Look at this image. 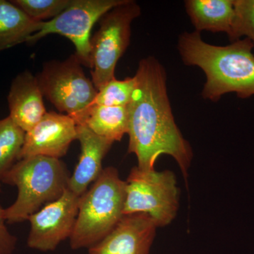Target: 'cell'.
<instances>
[{
	"label": "cell",
	"instance_id": "1",
	"mask_svg": "<svg viewBox=\"0 0 254 254\" xmlns=\"http://www.w3.org/2000/svg\"><path fill=\"white\" fill-rule=\"evenodd\" d=\"M135 78L136 87L128 110V153L136 155L138 168L155 170L161 155L173 157L185 180L193 160L190 143L175 123L167 88V73L153 57L142 59Z\"/></svg>",
	"mask_w": 254,
	"mask_h": 254
},
{
	"label": "cell",
	"instance_id": "2",
	"mask_svg": "<svg viewBox=\"0 0 254 254\" xmlns=\"http://www.w3.org/2000/svg\"><path fill=\"white\" fill-rule=\"evenodd\" d=\"M177 48L185 65L198 66L204 72V99L217 102L230 93L241 99L254 95V46L248 38L218 46L203 41L199 32H185L179 37Z\"/></svg>",
	"mask_w": 254,
	"mask_h": 254
},
{
	"label": "cell",
	"instance_id": "3",
	"mask_svg": "<svg viewBox=\"0 0 254 254\" xmlns=\"http://www.w3.org/2000/svg\"><path fill=\"white\" fill-rule=\"evenodd\" d=\"M70 177L60 159L37 155L18 160L1 179L3 183L18 189L17 198L4 209L6 221L14 224L27 220L58 199L68 188Z\"/></svg>",
	"mask_w": 254,
	"mask_h": 254
},
{
	"label": "cell",
	"instance_id": "4",
	"mask_svg": "<svg viewBox=\"0 0 254 254\" xmlns=\"http://www.w3.org/2000/svg\"><path fill=\"white\" fill-rule=\"evenodd\" d=\"M125 186L118 169H103L80 198L77 218L69 239L72 250L91 248L117 226L125 216Z\"/></svg>",
	"mask_w": 254,
	"mask_h": 254
},
{
	"label": "cell",
	"instance_id": "5",
	"mask_svg": "<svg viewBox=\"0 0 254 254\" xmlns=\"http://www.w3.org/2000/svg\"><path fill=\"white\" fill-rule=\"evenodd\" d=\"M76 54L64 61L46 63L36 76L43 96L61 113L84 125L98 90L85 74Z\"/></svg>",
	"mask_w": 254,
	"mask_h": 254
},
{
	"label": "cell",
	"instance_id": "6",
	"mask_svg": "<svg viewBox=\"0 0 254 254\" xmlns=\"http://www.w3.org/2000/svg\"><path fill=\"white\" fill-rule=\"evenodd\" d=\"M125 186L124 215L145 213L158 227L168 226L180 208V190L173 171H143L133 167Z\"/></svg>",
	"mask_w": 254,
	"mask_h": 254
},
{
	"label": "cell",
	"instance_id": "7",
	"mask_svg": "<svg viewBox=\"0 0 254 254\" xmlns=\"http://www.w3.org/2000/svg\"><path fill=\"white\" fill-rule=\"evenodd\" d=\"M141 13L136 1L125 0L99 20V29L91 38L89 66L98 91L115 78L117 64L130 44L131 23Z\"/></svg>",
	"mask_w": 254,
	"mask_h": 254
},
{
	"label": "cell",
	"instance_id": "8",
	"mask_svg": "<svg viewBox=\"0 0 254 254\" xmlns=\"http://www.w3.org/2000/svg\"><path fill=\"white\" fill-rule=\"evenodd\" d=\"M125 0H71L67 8L50 21H43L39 31L28 38L36 43L50 34L66 37L76 48L82 64L90 66L92 28L103 15L123 4Z\"/></svg>",
	"mask_w": 254,
	"mask_h": 254
},
{
	"label": "cell",
	"instance_id": "9",
	"mask_svg": "<svg viewBox=\"0 0 254 254\" xmlns=\"http://www.w3.org/2000/svg\"><path fill=\"white\" fill-rule=\"evenodd\" d=\"M81 196L67 188L58 199L43 206L30 216L31 230L27 245L41 252L56 250L72 235Z\"/></svg>",
	"mask_w": 254,
	"mask_h": 254
},
{
	"label": "cell",
	"instance_id": "10",
	"mask_svg": "<svg viewBox=\"0 0 254 254\" xmlns=\"http://www.w3.org/2000/svg\"><path fill=\"white\" fill-rule=\"evenodd\" d=\"M74 120L66 115L49 112L30 131L26 132L18 160L32 156L60 159L76 139Z\"/></svg>",
	"mask_w": 254,
	"mask_h": 254
},
{
	"label": "cell",
	"instance_id": "11",
	"mask_svg": "<svg viewBox=\"0 0 254 254\" xmlns=\"http://www.w3.org/2000/svg\"><path fill=\"white\" fill-rule=\"evenodd\" d=\"M149 215H125L105 238L88 249V254H149L156 235Z\"/></svg>",
	"mask_w": 254,
	"mask_h": 254
},
{
	"label": "cell",
	"instance_id": "12",
	"mask_svg": "<svg viewBox=\"0 0 254 254\" xmlns=\"http://www.w3.org/2000/svg\"><path fill=\"white\" fill-rule=\"evenodd\" d=\"M76 139L81 144V155L68 180V188L81 196L103 170V160L114 142L97 135L86 125L76 126Z\"/></svg>",
	"mask_w": 254,
	"mask_h": 254
},
{
	"label": "cell",
	"instance_id": "13",
	"mask_svg": "<svg viewBox=\"0 0 254 254\" xmlns=\"http://www.w3.org/2000/svg\"><path fill=\"white\" fill-rule=\"evenodd\" d=\"M36 76L25 71L11 83L8 103L9 118L23 131H30L47 113Z\"/></svg>",
	"mask_w": 254,
	"mask_h": 254
},
{
	"label": "cell",
	"instance_id": "14",
	"mask_svg": "<svg viewBox=\"0 0 254 254\" xmlns=\"http://www.w3.org/2000/svg\"><path fill=\"white\" fill-rule=\"evenodd\" d=\"M185 4L195 31L230 34L234 18L233 0H187Z\"/></svg>",
	"mask_w": 254,
	"mask_h": 254
},
{
	"label": "cell",
	"instance_id": "15",
	"mask_svg": "<svg viewBox=\"0 0 254 254\" xmlns=\"http://www.w3.org/2000/svg\"><path fill=\"white\" fill-rule=\"evenodd\" d=\"M43 23L32 19L11 1L0 0V51L27 43L29 37L41 29Z\"/></svg>",
	"mask_w": 254,
	"mask_h": 254
},
{
	"label": "cell",
	"instance_id": "16",
	"mask_svg": "<svg viewBox=\"0 0 254 254\" xmlns=\"http://www.w3.org/2000/svg\"><path fill=\"white\" fill-rule=\"evenodd\" d=\"M84 125L98 136L114 143L121 141L124 135L128 133V107L93 105Z\"/></svg>",
	"mask_w": 254,
	"mask_h": 254
},
{
	"label": "cell",
	"instance_id": "17",
	"mask_svg": "<svg viewBox=\"0 0 254 254\" xmlns=\"http://www.w3.org/2000/svg\"><path fill=\"white\" fill-rule=\"evenodd\" d=\"M25 135L9 117L0 120V181L18 161Z\"/></svg>",
	"mask_w": 254,
	"mask_h": 254
},
{
	"label": "cell",
	"instance_id": "18",
	"mask_svg": "<svg viewBox=\"0 0 254 254\" xmlns=\"http://www.w3.org/2000/svg\"><path fill=\"white\" fill-rule=\"evenodd\" d=\"M136 87L135 76L127 77L124 80L113 78L98 91L93 105L127 106L131 102Z\"/></svg>",
	"mask_w": 254,
	"mask_h": 254
},
{
	"label": "cell",
	"instance_id": "19",
	"mask_svg": "<svg viewBox=\"0 0 254 254\" xmlns=\"http://www.w3.org/2000/svg\"><path fill=\"white\" fill-rule=\"evenodd\" d=\"M234 18L230 41L235 42L245 37L254 46V0H233Z\"/></svg>",
	"mask_w": 254,
	"mask_h": 254
},
{
	"label": "cell",
	"instance_id": "20",
	"mask_svg": "<svg viewBox=\"0 0 254 254\" xmlns=\"http://www.w3.org/2000/svg\"><path fill=\"white\" fill-rule=\"evenodd\" d=\"M71 0H12L11 3L35 21L54 18L68 7Z\"/></svg>",
	"mask_w": 254,
	"mask_h": 254
},
{
	"label": "cell",
	"instance_id": "21",
	"mask_svg": "<svg viewBox=\"0 0 254 254\" xmlns=\"http://www.w3.org/2000/svg\"><path fill=\"white\" fill-rule=\"evenodd\" d=\"M5 221L4 209L0 205V254H11L16 249L17 238L10 233Z\"/></svg>",
	"mask_w": 254,
	"mask_h": 254
}]
</instances>
